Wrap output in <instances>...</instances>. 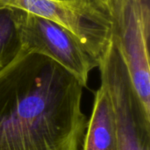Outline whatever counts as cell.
<instances>
[{
  "label": "cell",
  "mask_w": 150,
  "mask_h": 150,
  "mask_svg": "<svg viewBox=\"0 0 150 150\" xmlns=\"http://www.w3.org/2000/svg\"><path fill=\"white\" fill-rule=\"evenodd\" d=\"M83 88L54 60L19 51L0 70V150H80Z\"/></svg>",
  "instance_id": "6da1fadb"
},
{
  "label": "cell",
  "mask_w": 150,
  "mask_h": 150,
  "mask_svg": "<svg viewBox=\"0 0 150 150\" xmlns=\"http://www.w3.org/2000/svg\"><path fill=\"white\" fill-rule=\"evenodd\" d=\"M20 51L45 55L71 73L86 87L91 71L98 66L83 45L58 24L18 8Z\"/></svg>",
  "instance_id": "277c9868"
},
{
  "label": "cell",
  "mask_w": 150,
  "mask_h": 150,
  "mask_svg": "<svg viewBox=\"0 0 150 150\" xmlns=\"http://www.w3.org/2000/svg\"><path fill=\"white\" fill-rule=\"evenodd\" d=\"M94 2L97 5H98L100 8L107 11L109 14H112L114 7L119 0H91Z\"/></svg>",
  "instance_id": "ba28073f"
},
{
  "label": "cell",
  "mask_w": 150,
  "mask_h": 150,
  "mask_svg": "<svg viewBox=\"0 0 150 150\" xmlns=\"http://www.w3.org/2000/svg\"><path fill=\"white\" fill-rule=\"evenodd\" d=\"M14 0H0V8L5 6H12Z\"/></svg>",
  "instance_id": "9c48e42d"
},
{
  "label": "cell",
  "mask_w": 150,
  "mask_h": 150,
  "mask_svg": "<svg viewBox=\"0 0 150 150\" xmlns=\"http://www.w3.org/2000/svg\"><path fill=\"white\" fill-rule=\"evenodd\" d=\"M112 16V39L141 101L150 113L149 1L119 0Z\"/></svg>",
  "instance_id": "5b68a950"
},
{
  "label": "cell",
  "mask_w": 150,
  "mask_h": 150,
  "mask_svg": "<svg viewBox=\"0 0 150 150\" xmlns=\"http://www.w3.org/2000/svg\"><path fill=\"white\" fill-rule=\"evenodd\" d=\"M82 145V150H118L114 112L110 97L102 85L96 92Z\"/></svg>",
  "instance_id": "8992f818"
},
{
  "label": "cell",
  "mask_w": 150,
  "mask_h": 150,
  "mask_svg": "<svg viewBox=\"0 0 150 150\" xmlns=\"http://www.w3.org/2000/svg\"><path fill=\"white\" fill-rule=\"evenodd\" d=\"M12 6L62 26L98 62L112 40V16L91 0H14Z\"/></svg>",
  "instance_id": "3957f363"
},
{
  "label": "cell",
  "mask_w": 150,
  "mask_h": 150,
  "mask_svg": "<svg viewBox=\"0 0 150 150\" xmlns=\"http://www.w3.org/2000/svg\"><path fill=\"white\" fill-rule=\"evenodd\" d=\"M98 67L114 112L118 150H150V113L133 85L113 39Z\"/></svg>",
  "instance_id": "7a4b0ae2"
},
{
  "label": "cell",
  "mask_w": 150,
  "mask_h": 150,
  "mask_svg": "<svg viewBox=\"0 0 150 150\" xmlns=\"http://www.w3.org/2000/svg\"><path fill=\"white\" fill-rule=\"evenodd\" d=\"M18 15L17 7L0 8V70L17 57L21 48Z\"/></svg>",
  "instance_id": "52a82bcc"
}]
</instances>
